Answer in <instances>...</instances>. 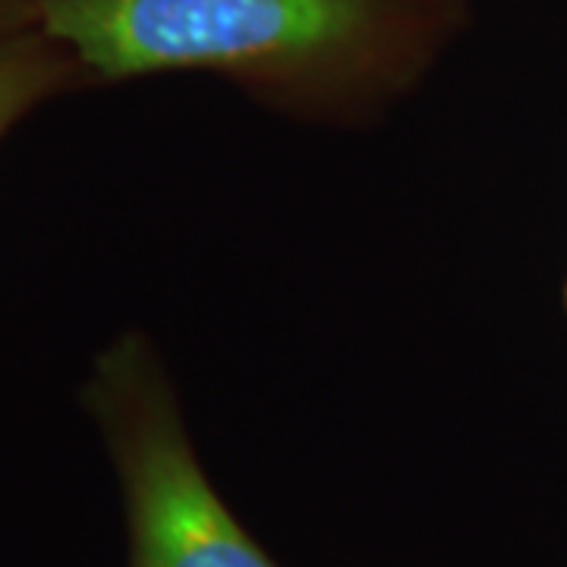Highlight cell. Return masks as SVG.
Wrapping results in <instances>:
<instances>
[{"mask_svg":"<svg viewBox=\"0 0 567 567\" xmlns=\"http://www.w3.org/2000/svg\"><path fill=\"white\" fill-rule=\"evenodd\" d=\"M423 20L410 0H29L92 80L215 70L324 111L401 80Z\"/></svg>","mask_w":567,"mask_h":567,"instance_id":"obj_1","label":"cell"},{"mask_svg":"<svg viewBox=\"0 0 567 567\" xmlns=\"http://www.w3.org/2000/svg\"><path fill=\"white\" fill-rule=\"evenodd\" d=\"M82 404L121 483L126 567H281L205 476L171 379L142 334L104 350Z\"/></svg>","mask_w":567,"mask_h":567,"instance_id":"obj_2","label":"cell"},{"mask_svg":"<svg viewBox=\"0 0 567 567\" xmlns=\"http://www.w3.org/2000/svg\"><path fill=\"white\" fill-rule=\"evenodd\" d=\"M80 73L70 51L35 25L0 32V140L32 107L73 85Z\"/></svg>","mask_w":567,"mask_h":567,"instance_id":"obj_3","label":"cell"},{"mask_svg":"<svg viewBox=\"0 0 567 567\" xmlns=\"http://www.w3.org/2000/svg\"><path fill=\"white\" fill-rule=\"evenodd\" d=\"M29 25V0H0V32Z\"/></svg>","mask_w":567,"mask_h":567,"instance_id":"obj_4","label":"cell"},{"mask_svg":"<svg viewBox=\"0 0 567 567\" xmlns=\"http://www.w3.org/2000/svg\"><path fill=\"white\" fill-rule=\"evenodd\" d=\"M565 303H567V290H565Z\"/></svg>","mask_w":567,"mask_h":567,"instance_id":"obj_5","label":"cell"}]
</instances>
